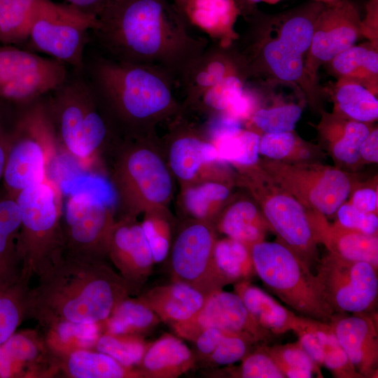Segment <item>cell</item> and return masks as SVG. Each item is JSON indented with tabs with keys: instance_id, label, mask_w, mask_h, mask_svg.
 <instances>
[{
	"instance_id": "cell-31",
	"label": "cell",
	"mask_w": 378,
	"mask_h": 378,
	"mask_svg": "<svg viewBox=\"0 0 378 378\" xmlns=\"http://www.w3.org/2000/svg\"><path fill=\"white\" fill-rule=\"evenodd\" d=\"M329 252L342 258L367 262L378 268L377 235L345 227L337 222L323 227L321 236Z\"/></svg>"
},
{
	"instance_id": "cell-49",
	"label": "cell",
	"mask_w": 378,
	"mask_h": 378,
	"mask_svg": "<svg viewBox=\"0 0 378 378\" xmlns=\"http://www.w3.org/2000/svg\"><path fill=\"white\" fill-rule=\"evenodd\" d=\"M298 139L292 132L264 133L260 136L259 153L272 160H283L297 148Z\"/></svg>"
},
{
	"instance_id": "cell-51",
	"label": "cell",
	"mask_w": 378,
	"mask_h": 378,
	"mask_svg": "<svg viewBox=\"0 0 378 378\" xmlns=\"http://www.w3.org/2000/svg\"><path fill=\"white\" fill-rule=\"evenodd\" d=\"M232 333L216 328L203 330L193 340L195 346L194 353L196 363L198 360H205L215 349L221 340L227 335Z\"/></svg>"
},
{
	"instance_id": "cell-20",
	"label": "cell",
	"mask_w": 378,
	"mask_h": 378,
	"mask_svg": "<svg viewBox=\"0 0 378 378\" xmlns=\"http://www.w3.org/2000/svg\"><path fill=\"white\" fill-rule=\"evenodd\" d=\"M355 370L363 378L377 377V314H335L329 323Z\"/></svg>"
},
{
	"instance_id": "cell-33",
	"label": "cell",
	"mask_w": 378,
	"mask_h": 378,
	"mask_svg": "<svg viewBox=\"0 0 378 378\" xmlns=\"http://www.w3.org/2000/svg\"><path fill=\"white\" fill-rule=\"evenodd\" d=\"M320 130L331 143L335 158L348 164H354L359 160L360 145L370 132L367 123L336 114L324 116Z\"/></svg>"
},
{
	"instance_id": "cell-40",
	"label": "cell",
	"mask_w": 378,
	"mask_h": 378,
	"mask_svg": "<svg viewBox=\"0 0 378 378\" xmlns=\"http://www.w3.org/2000/svg\"><path fill=\"white\" fill-rule=\"evenodd\" d=\"M99 324L59 323L44 328L43 339L53 355L62 356L76 349L95 346L100 336Z\"/></svg>"
},
{
	"instance_id": "cell-23",
	"label": "cell",
	"mask_w": 378,
	"mask_h": 378,
	"mask_svg": "<svg viewBox=\"0 0 378 378\" xmlns=\"http://www.w3.org/2000/svg\"><path fill=\"white\" fill-rule=\"evenodd\" d=\"M183 13L188 24L224 48L231 47L239 38L234 26L241 13L236 0H186Z\"/></svg>"
},
{
	"instance_id": "cell-7",
	"label": "cell",
	"mask_w": 378,
	"mask_h": 378,
	"mask_svg": "<svg viewBox=\"0 0 378 378\" xmlns=\"http://www.w3.org/2000/svg\"><path fill=\"white\" fill-rule=\"evenodd\" d=\"M237 181L249 191L279 241L310 267L313 263L317 264L316 246L321 244L324 216L303 206L277 185L259 164L238 169Z\"/></svg>"
},
{
	"instance_id": "cell-6",
	"label": "cell",
	"mask_w": 378,
	"mask_h": 378,
	"mask_svg": "<svg viewBox=\"0 0 378 378\" xmlns=\"http://www.w3.org/2000/svg\"><path fill=\"white\" fill-rule=\"evenodd\" d=\"M62 192L48 176L20 192L15 197L21 224L17 241L20 275L30 279L62 255Z\"/></svg>"
},
{
	"instance_id": "cell-34",
	"label": "cell",
	"mask_w": 378,
	"mask_h": 378,
	"mask_svg": "<svg viewBox=\"0 0 378 378\" xmlns=\"http://www.w3.org/2000/svg\"><path fill=\"white\" fill-rule=\"evenodd\" d=\"M48 0H0V43L19 44L27 41L30 29Z\"/></svg>"
},
{
	"instance_id": "cell-53",
	"label": "cell",
	"mask_w": 378,
	"mask_h": 378,
	"mask_svg": "<svg viewBox=\"0 0 378 378\" xmlns=\"http://www.w3.org/2000/svg\"><path fill=\"white\" fill-rule=\"evenodd\" d=\"M378 0H369L366 5V16L362 20L363 36L377 46Z\"/></svg>"
},
{
	"instance_id": "cell-30",
	"label": "cell",
	"mask_w": 378,
	"mask_h": 378,
	"mask_svg": "<svg viewBox=\"0 0 378 378\" xmlns=\"http://www.w3.org/2000/svg\"><path fill=\"white\" fill-rule=\"evenodd\" d=\"M21 224L15 199L0 191V288L15 282L20 275L17 241Z\"/></svg>"
},
{
	"instance_id": "cell-22",
	"label": "cell",
	"mask_w": 378,
	"mask_h": 378,
	"mask_svg": "<svg viewBox=\"0 0 378 378\" xmlns=\"http://www.w3.org/2000/svg\"><path fill=\"white\" fill-rule=\"evenodd\" d=\"M55 356L34 330L13 334L0 345V378L48 377L57 373Z\"/></svg>"
},
{
	"instance_id": "cell-37",
	"label": "cell",
	"mask_w": 378,
	"mask_h": 378,
	"mask_svg": "<svg viewBox=\"0 0 378 378\" xmlns=\"http://www.w3.org/2000/svg\"><path fill=\"white\" fill-rule=\"evenodd\" d=\"M338 110L347 118L368 123L378 118V100L375 94L355 79L339 78L335 87Z\"/></svg>"
},
{
	"instance_id": "cell-42",
	"label": "cell",
	"mask_w": 378,
	"mask_h": 378,
	"mask_svg": "<svg viewBox=\"0 0 378 378\" xmlns=\"http://www.w3.org/2000/svg\"><path fill=\"white\" fill-rule=\"evenodd\" d=\"M245 80L240 73L230 74L204 92L183 115L197 113L206 118L226 114L242 93Z\"/></svg>"
},
{
	"instance_id": "cell-13",
	"label": "cell",
	"mask_w": 378,
	"mask_h": 378,
	"mask_svg": "<svg viewBox=\"0 0 378 378\" xmlns=\"http://www.w3.org/2000/svg\"><path fill=\"white\" fill-rule=\"evenodd\" d=\"M66 65L13 45L0 46V99L27 104L62 85Z\"/></svg>"
},
{
	"instance_id": "cell-16",
	"label": "cell",
	"mask_w": 378,
	"mask_h": 378,
	"mask_svg": "<svg viewBox=\"0 0 378 378\" xmlns=\"http://www.w3.org/2000/svg\"><path fill=\"white\" fill-rule=\"evenodd\" d=\"M362 36V20L352 2L335 0L325 4L315 22L304 62L305 75L309 83L315 88L320 65L354 46Z\"/></svg>"
},
{
	"instance_id": "cell-29",
	"label": "cell",
	"mask_w": 378,
	"mask_h": 378,
	"mask_svg": "<svg viewBox=\"0 0 378 378\" xmlns=\"http://www.w3.org/2000/svg\"><path fill=\"white\" fill-rule=\"evenodd\" d=\"M230 195L224 181L205 179L181 187L179 204L187 218L214 224Z\"/></svg>"
},
{
	"instance_id": "cell-25",
	"label": "cell",
	"mask_w": 378,
	"mask_h": 378,
	"mask_svg": "<svg viewBox=\"0 0 378 378\" xmlns=\"http://www.w3.org/2000/svg\"><path fill=\"white\" fill-rule=\"evenodd\" d=\"M138 296L161 321L171 326L192 318L201 309L206 297L195 288L176 281L155 286Z\"/></svg>"
},
{
	"instance_id": "cell-24",
	"label": "cell",
	"mask_w": 378,
	"mask_h": 378,
	"mask_svg": "<svg viewBox=\"0 0 378 378\" xmlns=\"http://www.w3.org/2000/svg\"><path fill=\"white\" fill-rule=\"evenodd\" d=\"M195 365L193 351L181 338L164 333L148 343L136 368L143 378H176Z\"/></svg>"
},
{
	"instance_id": "cell-28",
	"label": "cell",
	"mask_w": 378,
	"mask_h": 378,
	"mask_svg": "<svg viewBox=\"0 0 378 378\" xmlns=\"http://www.w3.org/2000/svg\"><path fill=\"white\" fill-rule=\"evenodd\" d=\"M57 358V373L71 378H143L137 368L121 365L110 356L85 349Z\"/></svg>"
},
{
	"instance_id": "cell-60",
	"label": "cell",
	"mask_w": 378,
	"mask_h": 378,
	"mask_svg": "<svg viewBox=\"0 0 378 378\" xmlns=\"http://www.w3.org/2000/svg\"><path fill=\"white\" fill-rule=\"evenodd\" d=\"M314 1H321V2H323V3H329V2H331V1H333L335 0H314Z\"/></svg>"
},
{
	"instance_id": "cell-11",
	"label": "cell",
	"mask_w": 378,
	"mask_h": 378,
	"mask_svg": "<svg viewBox=\"0 0 378 378\" xmlns=\"http://www.w3.org/2000/svg\"><path fill=\"white\" fill-rule=\"evenodd\" d=\"M115 221L111 202L99 192L71 194L62 209L63 253L105 260Z\"/></svg>"
},
{
	"instance_id": "cell-35",
	"label": "cell",
	"mask_w": 378,
	"mask_h": 378,
	"mask_svg": "<svg viewBox=\"0 0 378 378\" xmlns=\"http://www.w3.org/2000/svg\"><path fill=\"white\" fill-rule=\"evenodd\" d=\"M331 69L339 78L355 79L374 94L377 92V46H352L342 51L330 62Z\"/></svg>"
},
{
	"instance_id": "cell-47",
	"label": "cell",
	"mask_w": 378,
	"mask_h": 378,
	"mask_svg": "<svg viewBox=\"0 0 378 378\" xmlns=\"http://www.w3.org/2000/svg\"><path fill=\"white\" fill-rule=\"evenodd\" d=\"M241 359L238 367L228 368V374L240 378H284L274 360L267 352L263 343Z\"/></svg>"
},
{
	"instance_id": "cell-59",
	"label": "cell",
	"mask_w": 378,
	"mask_h": 378,
	"mask_svg": "<svg viewBox=\"0 0 378 378\" xmlns=\"http://www.w3.org/2000/svg\"><path fill=\"white\" fill-rule=\"evenodd\" d=\"M281 0H262V2L269 4H275Z\"/></svg>"
},
{
	"instance_id": "cell-48",
	"label": "cell",
	"mask_w": 378,
	"mask_h": 378,
	"mask_svg": "<svg viewBox=\"0 0 378 378\" xmlns=\"http://www.w3.org/2000/svg\"><path fill=\"white\" fill-rule=\"evenodd\" d=\"M258 343L249 336L230 333L221 340L213 352L203 361L209 366L232 365L241 360Z\"/></svg>"
},
{
	"instance_id": "cell-19",
	"label": "cell",
	"mask_w": 378,
	"mask_h": 378,
	"mask_svg": "<svg viewBox=\"0 0 378 378\" xmlns=\"http://www.w3.org/2000/svg\"><path fill=\"white\" fill-rule=\"evenodd\" d=\"M90 30L88 24L73 20L39 18L33 23L27 41L35 50L83 72Z\"/></svg>"
},
{
	"instance_id": "cell-38",
	"label": "cell",
	"mask_w": 378,
	"mask_h": 378,
	"mask_svg": "<svg viewBox=\"0 0 378 378\" xmlns=\"http://www.w3.org/2000/svg\"><path fill=\"white\" fill-rule=\"evenodd\" d=\"M214 261L225 285L248 279L255 274L250 247L229 237L217 239L214 248Z\"/></svg>"
},
{
	"instance_id": "cell-10",
	"label": "cell",
	"mask_w": 378,
	"mask_h": 378,
	"mask_svg": "<svg viewBox=\"0 0 378 378\" xmlns=\"http://www.w3.org/2000/svg\"><path fill=\"white\" fill-rule=\"evenodd\" d=\"M260 167L303 206L324 216L335 214L351 190L348 175L335 167L272 160Z\"/></svg>"
},
{
	"instance_id": "cell-26",
	"label": "cell",
	"mask_w": 378,
	"mask_h": 378,
	"mask_svg": "<svg viewBox=\"0 0 378 378\" xmlns=\"http://www.w3.org/2000/svg\"><path fill=\"white\" fill-rule=\"evenodd\" d=\"M236 293L255 321L274 336L292 331L298 315L284 307L248 279L234 284Z\"/></svg>"
},
{
	"instance_id": "cell-3",
	"label": "cell",
	"mask_w": 378,
	"mask_h": 378,
	"mask_svg": "<svg viewBox=\"0 0 378 378\" xmlns=\"http://www.w3.org/2000/svg\"><path fill=\"white\" fill-rule=\"evenodd\" d=\"M38 277L29 317L43 328L64 322L103 324L130 295L124 279L103 259L63 253Z\"/></svg>"
},
{
	"instance_id": "cell-12",
	"label": "cell",
	"mask_w": 378,
	"mask_h": 378,
	"mask_svg": "<svg viewBox=\"0 0 378 378\" xmlns=\"http://www.w3.org/2000/svg\"><path fill=\"white\" fill-rule=\"evenodd\" d=\"M335 314L370 312L377 303V267L330 252L318 260L315 274Z\"/></svg>"
},
{
	"instance_id": "cell-1",
	"label": "cell",
	"mask_w": 378,
	"mask_h": 378,
	"mask_svg": "<svg viewBox=\"0 0 378 378\" xmlns=\"http://www.w3.org/2000/svg\"><path fill=\"white\" fill-rule=\"evenodd\" d=\"M90 31L98 52L115 60L157 66L177 78L209 39L194 36L167 0H107Z\"/></svg>"
},
{
	"instance_id": "cell-36",
	"label": "cell",
	"mask_w": 378,
	"mask_h": 378,
	"mask_svg": "<svg viewBox=\"0 0 378 378\" xmlns=\"http://www.w3.org/2000/svg\"><path fill=\"white\" fill-rule=\"evenodd\" d=\"M160 322L154 311L138 296L122 300L103 324L104 332L144 336Z\"/></svg>"
},
{
	"instance_id": "cell-46",
	"label": "cell",
	"mask_w": 378,
	"mask_h": 378,
	"mask_svg": "<svg viewBox=\"0 0 378 378\" xmlns=\"http://www.w3.org/2000/svg\"><path fill=\"white\" fill-rule=\"evenodd\" d=\"M302 113V108L293 104L259 108L248 121L263 133L292 132Z\"/></svg>"
},
{
	"instance_id": "cell-27",
	"label": "cell",
	"mask_w": 378,
	"mask_h": 378,
	"mask_svg": "<svg viewBox=\"0 0 378 378\" xmlns=\"http://www.w3.org/2000/svg\"><path fill=\"white\" fill-rule=\"evenodd\" d=\"M214 225L227 237L248 246L263 241L270 227L260 209L253 202L241 199L223 208Z\"/></svg>"
},
{
	"instance_id": "cell-21",
	"label": "cell",
	"mask_w": 378,
	"mask_h": 378,
	"mask_svg": "<svg viewBox=\"0 0 378 378\" xmlns=\"http://www.w3.org/2000/svg\"><path fill=\"white\" fill-rule=\"evenodd\" d=\"M235 72L240 73L232 46L224 48L209 41L176 78L178 88L183 95L181 115H185L204 92Z\"/></svg>"
},
{
	"instance_id": "cell-50",
	"label": "cell",
	"mask_w": 378,
	"mask_h": 378,
	"mask_svg": "<svg viewBox=\"0 0 378 378\" xmlns=\"http://www.w3.org/2000/svg\"><path fill=\"white\" fill-rule=\"evenodd\" d=\"M337 223L347 228L377 235L378 217L375 213H365L350 203H343L337 210Z\"/></svg>"
},
{
	"instance_id": "cell-15",
	"label": "cell",
	"mask_w": 378,
	"mask_h": 378,
	"mask_svg": "<svg viewBox=\"0 0 378 378\" xmlns=\"http://www.w3.org/2000/svg\"><path fill=\"white\" fill-rule=\"evenodd\" d=\"M167 164L181 188L203 180V172L220 163L215 146L202 125L179 115L168 122V131L160 138Z\"/></svg>"
},
{
	"instance_id": "cell-4",
	"label": "cell",
	"mask_w": 378,
	"mask_h": 378,
	"mask_svg": "<svg viewBox=\"0 0 378 378\" xmlns=\"http://www.w3.org/2000/svg\"><path fill=\"white\" fill-rule=\"evenodd\" d=\"M59 148L84 169L104 158L120 139L100 108L84 72L74 70L44 97Z\"/></svg>"
},
{
	"instance_id": "cell-45",
	"label": "cell",
	"mask_w": 378,
	"mask_h": 378,
	"mask_svg": "<svg viewBox=\"0 0 378 378\" xmlns=\"http://www.w3.org/2000/svg\"><path fill=\"white\" fill-rule=\"evenodd\" d=\"M141 222L150 247L154 262L160 263L167 258L172 239V216L169 209L149 211Z\"/></svg>"
},
{
	"instance_id": "cell-5",
	"label": "cell",
	"mask_w": 378,
	"mask_h": 378,
	"mask_svg": "<svg viewBox=\"0 0 378 378\" xmlns=\"http://www.w3.org/2000/svg\"><path fill=\"white\" fill-rule=\"evenodd\" d=\"M119 217L136 218L168 209L174 195V176L160 137L120 139L105 158Z\"/></svg>"
},
{
	"instance_id": "cell-8",
	"label": "cell",
	"mask_w": 378,
	"mask_h": 378,
	"mask_svg": "<svg viewBox=\"0 0 378 378\" xmlns=\"http://www.w3.org/2000/svg\"><path fill=\"white\" fill-rule=\"evenodd\" d=\"M255 273L282 302L300 316L329 323L335 312L311 267L290 247L261 241L250 246Z\"/></svg>"
},
{
	"instance_id": "cell-43",
	"label": "cell",
	"mask_w": 378,
	"mask_h": 378,
	"mask_svg": "<svg viewBox=\"0 0 378 378\" xmlns=\"http://www.w3.org/2000/svg\"><path fill=\"white\" fill-rule=\"evenodd\" d=\"M265 348L285 377L310 378L314 374L323 377L320 367L306 353L298 341L272 346L265 344Z\"/></svg>"
},
{
	"instance_id": "cell-54",
	"label": "cell",
	"mask_w": 378,
	"mask_h": 378,
	"mask_svg": "<svg viewBox=\"0 0 378 378\" xmlns=\"http://www.w3.org/2000/svg\"><path fill=\"white\" fill-rule=\"evenodd\" d=\"M360 156L370 162H378V130H370L360 147Z\"/></svg>"
},
{
	"instance_id": "cell-9",
	"label": "cell",
	"mask_w": 378,
	"mask_h": 378,
	"mask_svg": "<svg viewBox=\"0 0 378 378\" xmlns=\"http://www.w3.org/2000/svg\"><path fill=\"white\" fill-rule=\"evenodd\" d=\"M43 97L26 104L10 130L1 183L15 199L22 190L48 177V167L57 155L59 148Z\"/></svg>"
},
{
	"instance_id": "cell-44",
	"label": "cell",
	"mask_w": 378,
	"mask_h": 378,
	"mask_svg": "<svg viewBox=\"0 0 378 378\" xmlns=\"http://www.w3.org/2000/svg\"><path fill=\"white\" fill-rule=\"evenodd\" d=\"M148 343L142 335L104 332L98 338L95 347L97 351L110 356L121 365L136 368Z\"/></svg>"
},
{
	"instance_id": "cell-32",
	"label": "cell",
	"mask_w": 378,
	"mask_h": 378,
	"mask_svg": "<svg viewBox=\"0 0 378 378\" xmlns=\"http://www.w3.org/2000/svg\"><path fill=\"white\" fill-rule=\"evenodd\" d=\"M325 3L312 0L279 15L276 18V36L303 55L310 48L317 17Z\"/></svg>"
},
{
	"instance_id": "cell-41",
	"label": "cell",
	"mask_w": 378,
	"mask_h": 378,
	"mask_svg": "<svg viewBox=\"0 0 378 378\" xmlns=\"http://www.w3.org/2000/svg\"><path fill=\"white\" fill-rule=\"evenodd\" d=\"M260 135L251 129H241L212 142L218 162L230 163L238 169L252 167L259 162Z\"/></svg>"
},
{
	"instance_id": "cell-18",
	"label": "cell",
	"mask_w": 378,
	"mask_h": 378,
	"mask_svg": "<svg viewBox=\"0 0 378 378\" xmlns=\"http://www.w3.org/2000/svg\"><path fill=\"white\" fill-rule=\"evenodd\" d=\"M108 258L120 272L130 295H139L155 265L141 222L115 218L108 242Z\"/></svg>"
},
{
	"instance_id": "cell-56",
	"label": "cell",
	"mask_w": 378,
	"mask_h": 378,
	"mask_svg": "<svg viewBox=\"0 0 378 378\" xmlns=\"http://www.w3.org/2000/svg\"><path fill=\"white\" fill-rule=\"evenodd\" d=\"M76 8L96 16L107 0H64Z\"/></svg>"
},
{
	"instance_id": "cell-39",
	"label": "cell",
	"mask_w": 378,
	"mask_h": 378,
	"mask_svg": "<svg viewBox=\"0 0 378 378\" xmlns=\"http://www.w3.org/2000/svg\"><path fill=\"white\" fill-rule=\"evenodd\" d=\"M29 281L20 275L13 284L0 288V345L29 317L31 289Z\"/></svg>"
},
{
	"instance_id": "cell-17",
	"label": "cell",
	"mask_w": 378,
	"mask_h": 378,
	"mask_svg": "<svg viewBox=\"0 0 378 378\" xmlns=\"http://www.w3.org/2000/svg\"><path fill=\"white\" fill-rule=\"evenodd\" d=\"M172 327L177 336L191 342L206 328L247 335L263 343L275 337L255 321L236 293L223 289L209 294L192 318Z\"/></svg>"
},
{
	"instance_id": "cell-55",
	"label": "cell",
	"mask_w": 378,
	"mask_h": 378,
	"mask_svg": "<svg viewBox=\"0 0 378 378\" xmlns=\"http://www.w3.org/2000/svg\"><path fill=\"white\" fill-rule=\"evenodd\" d=\"M10 131L7 132L0 115V183L2 182L10 144Z\"/></svg>"
},
{
	"instance_id": "cell-52",
	"label": "cell",
	"mask_w": 378,
	"mask_h": 378,
	"mask_svg": "<svg viewBox=\"0 0 378 378\" xmlns=\"http://www.w3.org/2000/svg\"><path fill=\"white\" fill-rule=\"evenodd\" d=\"M378 195L377 190L363 188L356 190L350 204L365 213H374L377 210Z\"/></svg>"
},
{
	"instance_id": "cell-57",
	"label": "cell",
	"mask_w": 378,
	"mask_h": 378,
	"mask_svg": "<svg viewBox=\"0 0 378 378\" xmlns=\"http://www.w3.org/2000/svg\"><path fill=\"white\" fill-rule=\"evenodd\" d=\"M261 1L262 0H236L241 15L244 18L256 11V5Z\"/></svg>"
},
{
	"instance_id": "cell-14",
	"label": "cell",
	"mask_w": 378,
	"mask_h": 378,
	"mask_svg": "<svg viewBox=\"0 0 378 378\" xmlns=\"http://www.w3.org/2000/svg\"><path fill=\"white\" fill-rule=\"evenodd\" d=\"M214 223L187 218L177 231L170 248L172 281L189 285L205 296L225 286L214 261L217 240Z\"/></svg>"
},
{
	"instance_id": "cell-2",
	"label": "cell",
	"mask_w": 378,
	"mask_h": 378,
	"mask_svg": "<svg viewBox=\"0 0 378 378\" xmlns=\"http://www.w3.org/2000/svg\"><path fill=\"white\" fill-rule=\"evenodd\" d=\"M83 72L120 139L158 136L161 123L181 114L176 78L167 69L115 60L97 52L85 61Z\"/></svg>"
},
{
	"instance_id": "cell-58",
	"label": "cell",
	"mask_w": 378,
	"mask_h": 378,
	"mask_svg": "<svg viewBox=\"0 0 378 378\" xmlns=\"http://www.w3.org/2000/svg\"><path fill=\"white\" fill-rule=\"evenodd\" d=\"M186 0H174V4L178 9V10L182 14V15L184 17L183 13V9L184 4L186 3ZM185 18V17H184Z\"/></svg>"
}]
</instances>
